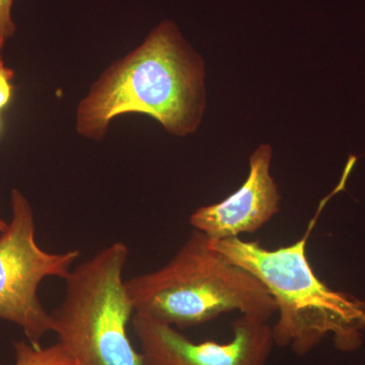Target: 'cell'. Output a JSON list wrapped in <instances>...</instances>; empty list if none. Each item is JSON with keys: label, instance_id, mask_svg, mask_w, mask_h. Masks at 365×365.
Instances as JSON below:
<instances>
[{"label": "cell", "instance_id": "obj_1", "mask_svg": "<svg viewBox=\"0 0 365 365\" xmlns=\"http://www.w3.org/2000/svg\"><path fill=\"white\" fill-rule=\"evenodd\" d=\"M204 76L202 57L173 21H163L91 86L79 103L76 130L86 138L101 140L115 118L143 114L173 135H188L202 121Z\"/></svg>", "mask_w": 365, "mask_h": 365}, {"label": "cell", "instance_id": "obj_2", "mask_svg": "<svg viewBox=\"0 0 365 365\" xmlns=\"http://www.w3.org/2000/svg\"><path fill=\"white\" fill-rule=\"evenodd\" d=\"M331 195L319 205L317 217ZM317 217L302 239L275 250L241 237L209 240L215 251L267 288L278 313L272 327L274 344L289 348L300 357L328 336L340 351H355L362 344L365 331V300L331 289L314 272L307 258V240Z\"/></svg>", "mask_w": 365, "mask_h": 365}, {"label": "cell", "instance_id": "obj_3", "mask_svg": "<svg viewBox=\"0 0 365 365\" xmlns=\"http://www.w3.org/2000/svg\"><path fill=\"white\" fill-rule=\"evenodd\" d=\"M125 285L135 313L175 328L203 325L232 312L268 322L277 312L263 283L196 230L167 265Z\"/></svg>", "mask_w": 365, "mask_h": 365}, {"label": "cell", "instance_id": "obj_4", "mask_svg": "<svg viewBox=\"0 0 365 365\" xmlns=\"http://www.w3.org/2000/svg\"><path fill=\"white\" fill-rule=\"evenodd\" d=\"M128 256L124 242H114L66 277L53 332L78 365H145L128 334L135 313L123 279Z\"/></svg>", "mask_w": 365, "mask_h": 365}, {"label": "cell", "instance_id": "obj_5", "mask_svg": "<svg viewBox=\"0 0 365 365\" xmlns=\"http://www.w3.org/2000/svg\"><path fill=\"white\" fill-rule=\"evenodd\" d=\"M11 222L0 235V319L20 327L31 344L42 346L54 322L41 304L38 288L47 277L66 280L81 252L41 248L32 205L20 190H11Z\"/></svg>", "mask_w": 365, "mask_h": 365}, {"label": "cell", "instance_id": "obj_6", "mask_svg": "<svg viewBox=\"0 0 365 365\" xmlns=\"http://www.w3.org/2000/svg\"><path fill=\"white\" fill-rule=\"evenodd\" d=\"M134 333L145 365H266L274 344L268 322L241 314L232 323L230 342L197 343L176 328L134 313Z\"/></svg>", "mask_w": 365, "mask_h": 365}, {"label": "cell", "instance_id": "obj_7", "mask_svg": "<svg viewBox=\"0 0 365 365\" xmlns=\"http://www.w3.org/2000/svg\"><path fill=\"white\" fill-rule=\"evenodd\" d=\"M272 148L262 144L250 158V172L241 188L220 202L202 206L190 225L211 241L240 237L263 227L280 209L278 186L270 174Z\"/></svg>", "mask_w": 365, "mask_h": 365}, {"label": "cell", "instance_id": "obj_8", "mask_svg": "<svg viewBox=\"0 0 365 365\" xmlns=\"http://www.w3.org/2000/svg\"><path fill=\"white\" fill-rule=\"evenodd\" d=\"M14 347L16 352L14 365H78L59 342L43 347L21 340L14 342Z\"/></svg>", "mask_w": 365, "mask_h": 365}, {"label": "cell", "instance_id": "obj_9", "mask_svg": "<svg viewBox=\"0 0 365 365\" xmlns=\"http://www.w3.org/2000/svg\"><path fill=\"white\" fill-rule=\"evenodd\" d=\"M13 6L14 0H0V50L16 35V26L11 13Z\"/></svg>", "mask_w": 365, "mask_h": 365}, {"label": "cell", "instance_id": "obj_10", "mask_svg": "<svg viewBox=\"0 0 365 365\" xmlns=\"http://www.w3.org/2000/svg\"><path fill=\"white\" fill-rule=\"evenodd\" d=\"M14 71L6 66L4 59L0 58V112L11 102L14 95L13 79Z\"/></svg>", "mask_w": 365, "mask_h": 365}, {"label": "cell", "instance_id": "obj_11", "mask_svg": "<svg viewBox=\"0 0 365 365\" xmlns=\"http://www.w3.org/2000/svg\"><path fill=\"white\" fill-rule=\"evenodd\" d=\"M7 225H9V223L4 222V220L0 217V232H4V230H6Z\"/></svg>", "mask_w": 365, "mask_h": 365}, {"label": "cell", "instance_id": "obj_12", "mask_svg": "<svg viewBox=\"0 0 365 365\" xmlns=\"http://www.w3.org/2000/svg\"><path fill=\"white\" fill-rule=\"evenodd\" d=\"M1 130H2V120H1V117H0V133H1Z\"/></svg>", "mask_w": 365, "mask_h": 365}]
</instances>
